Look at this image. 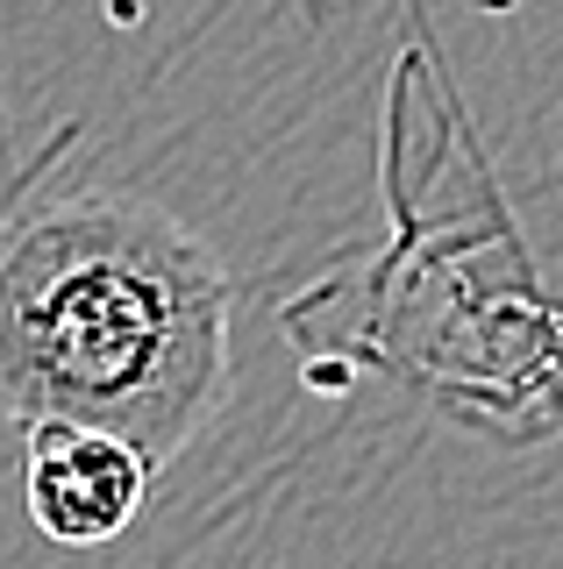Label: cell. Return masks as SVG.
<instances>
[{
  "label": "cell",
  "instance_id": "6da1fadb",
  "mask_svg": "<svg viewBox=\"0 0 563 569\" xmlns=\"http://www.w3.org/2000/svg\"><path fill=\"white\" fill-rule=\"evenodd\" d=\"M236 284L200 228L136 192H58L0 221V413L72 420L171 462L228 399Z\"/></svg>",
  "mask_w": 563,
  "mask_h": 569
},
{
  "label": "cell",
  "instance_id": "7a4b0ae2",
  "mask_svg": "<svg viewBox=\"0 0 563 569\" xmlns=\"http://www.w3.org/2000/svg\"><path fill=\"white\" fill-rule=\"evenodd\" d=\"M22 498L43 541L58 548H100L144 520L150 498V462L121 435L72 420H37L29 427V462H22Z\"/></svg>",
  "mask_w": 563,
  "mask_h": 569
}]
</instances>
